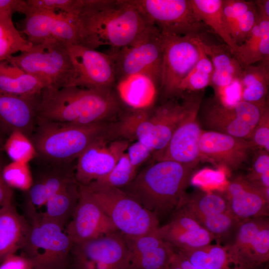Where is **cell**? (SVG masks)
Here are the masks:
<instances>
[{
    "label": "cell",
    "instance_id": "7",
    "mask_svg": "<svg viewBox=\"0 0 269 269\" xmlns=\"http://www.w3.org/2000/svg\"><path fill=\"white\" fill-rule=\"evenodd\" d=\"M73 242L64 228L40 219L32 220L22 255L32 262L33 269H69Z\"/></svg>",
    "mask_w": 269,
    "mask_h": 269
},
{
    "label": "cell",
    "instance_id": "9",
    "mask_svg": "<svg viewBox=\"0 0 269 269\" xmlns=\"http://www.w3.org/2000/svg\"><path fill=\"white\" fill-rule=\"evenodd\" d=\"M129 1L162 33L200 36L206 27L194 12L190 0Z\"/></svg>",
    "mask_w": 269,
    "mask_h": 269
},
{
    "label": "cell",
    "instance_id": "45",
    "mask_svg": "<svg viewBox=\"0 0 269 269\" xmlns=\"http://www.w3.org/2000/svg\"><path fill=\"white\" fill-rule=\"evenodd\" d=\"M253 3V1L243 0H223L222 14L229 32L238 18Z\"/></svg>",
    "mask_w": 269,
    "mask_h": 269
},
{
    "label": "cell",
    "instance_id": "4",
    "mask_svg": "<svg viewBox=\"0 0 269 269\" xmlns=\"http://www.w3.org/2000/svg\"><path fill=\"white\" fill-rule=\"evenodd\" d=\"M31 140L37 155L51 164H66L98 138L114 133L109 122L75 125L36 121Z\"/></svg>",
    "mask_w": 269,
    "mask_h": 269
},
{
    "label": "cell",
    "instance_id": "17",
    "mask_svg": "<svg viewBox=\"0 0 269 269\" xmlns=\"http://www.w3.org/2000/svg\"><path fill=\"white\" fill-rule=\"evenodd\" d=\"M65 46L75 70L72 86L89 89L112 88L116 78L111 54L81 45Z\"/></svg>",
    "mask_w": 269,
    "mask_h": 269
},
{
    "label": "cell",
    "instance_id": "8",
    "mask_svg": "<svg viewBox=\"0 0 269 269\" xmlns=\"http://www.w3.org/2000/svg\"><path fill=\"white\" fill-rule=\"evenodd\" d=\"M116 78L146 75L160 85L162 62V37L151 25L129 45L111 54Z\"/></svg>",
    "mask_w": 269,
    "mask_h": 269
},
{
    "label": "cell",
    "instance_id": "22",
    "mask_svg": "<svg viewBox=\"0 0 269 269\" xmlns=\"http://www.w3.org/2000/svg\"><path fill=\"white\" fill-rule=\"evenodd\" d=\"M157 233L164 241L178 250L199 248L215 240L214 236L195 219L180 209L172 215L167 223L159 226Z\"/></svg>",
    "mask_w": 269,
    "mask_h": 269
},
{
    "label": "cell",
    "instance_id": "13",
    "mask_svg": "<svg viewBox=\"0 0 269 269\" xmlns=\"http://www.w3.org/2000/svg\"><path fill=\"white\" fill-rule=\"evenodd\" d=\"M161 34L162 62L160 86L163 94L170 98L179 95L178 86L197 62L199 49L195 40L197 36Z\"/></svg>",
    "mask_w": 269,
    "mask_h": 269
},
{
    "label": "cell",
    "instance_id": "31",
    "mask_svg": "<svg viewBox=\"0 0 269 269\" xmlns=\"http://www.w3.org/2000/svg\"><path fill=\"white\" fill-rule=\"evenodd\" d=\"M194 12L206 26L218 35L234 52L238 45L232 39L224 21L222 6L223 0H190Z\"/></svg>",
    "mask_w": 269,
    "mask_h": 269
},
{
    "label": "cell",
    "instance_id": "57",
    "mask_svg": "<svg viewBox=\"0 0 269 269\" xmlns=\"http://www.w3.org/2000/svg\"><path fill=\"white\" fill-rule=\"evenodd\" d=\"M166 269H182L181 267L177 264L173 258V255Z\"/></svg>",
    "mask_w": 269,
    "mask_h": 269
},
{
    "label": "cell",
    "instance_id": "47",
    "mask_svg": "<svg viewBox=\"0 0 269 269\" xmlns=\"http://www.w3.org/2000/svg\"><path fill=\"white\" fill-rule=\"evenodd\" d=\"M215 90L216 99L225 106L232 107L242 101V86L240 79H236L229 85Z\"/></svg>",
    "mask_w": 269,
    "mask_h": 269
},
{
    "label": "cell",
    "instance_id": "3",
    "mask_svg": "<svg viewBox=\"0 0 269 269\" xmlns=\"http://www.w3.org/2000/svg\"><path fill=\"white\" fill-rule=\"evenodd\" d=\"M194 168L171 160L154 161L120 188L159 219L180 206Z\"/></svg>",
    "mask_w": 269,
    "mask_h": 269
},
{
    "label": "cell",
    "instance_id": "12",
    "mask_svg": "<svg viewBox=\"0 0 269 269\" xmlns=\"http://www.w3.org/2000/svg\"><path fill=\"white\" fill-rule=\"evenodd\" d=\"M24 15L18 30L32 44L54 39L64 45H82L78 15L29 7Z\"/></svg>",
    "mask_w": 269,
    "mask_h": 269
},
{
    "label": "cell",
    "instance_id": "40",
    "mask_svg": "<svg viewBox=\"0 0 269 269\" xmlns=\"http://www.w3.org/2000/svg\"><path fill=\"white\" fill-rule=\"evenodd\" d=\"M260 39L261 33L257 22L250 37L242 44L238 45L236 50L233 53L243 69L261 61Z\"/></svg>",
    "mask_w": 269,
    "mask_h": 269
},
{
    "label": "cell",
    "instance_id": "18",
    "mask_svg": "<svg viewBox=\"0 0 269 269\" xmlns=\"http://www.w3.org/2000/svg\"><path fill=\"white\" fill-rule=\"evenodd\" d=\"M80 197L74 213L64 230L73 244L82 243L118 231L93 199L80 185Z\"/></svg>",
    "mask_w": 269,
    "mask_h": 269
},
{
    "label": "cell",
    "instance_id": "1",
    "mask_svg": "<svg viewBox=\"0 0 269 269\" xmlns=\"http://www.w3.org/2000/svg\"><path fill=\"white\" fill-rule=\"evenodd\" d=\"M120 110V100L112 88H45L38 99L36 121L89 125L107 123Z\"/></svg>",
    "mask_w": 269,
    "mask_h": 269
},
{
    "label": "cell",
    "instance_id": "19",
    "mask_svg": "<svg viewBox=\"0 0 269 269\" xmlns=\"http://www.w3.org/2000/svg\"><path fill=\"white\" fill-rule=\"evenodd\" d=\"M255 147L251 140L205 130L199 142L201 158H207L230 172L246 163Z\"/></svg>",
    "mask_w": 269,
    "mask_h": 269
},
{
    "label": "cell",
    "instance_id": "27",
    "mask_svg": "<svg viewBox=\"0 0 269 269\" xmlns=\"http://www.w3.org/2000/svg\"><path fill=\"white\" fill-rule=\"evenodd\" d=\"M158 84L144 74H135L118 79V97L133 110H148L153 104Z\"/></svg>",
    "mask_w": 269,
    "mask_h": 269
},
{
    "label": "cell",
    "instance_id": "2",
    "mask_svg": "<svg viewBox=\"0 0 269 269\" xmlns=\"http://www.w3.org/2000/svg\"><path fill=\"white\" fill-rule=\"evenodd\" d=\"M78 16L82 45L94 49L106 45L118 50L151 25L129 0H87Z\"/></svg>",
    "mask_w": 269,
    "mask_h": 269
},
{
    "label": "cell",
    "instance_id": "37",
    "mask_svg": "<svg viewBox=\"0 0 269 269\" xmlns=\"http://www.w3.org/2000/svg\"><path fill=\"white\" fill-rule=\"evenodd\" d=\"M3 150L14 162L28 163L37 155L29 137L19 131H14L8 135L4 143Z\"/></svg>",
    "mask_w": 269,
    "mask_h": 269
},
{
    "label": "cell",
    "instance_id": "43",
    "mask_svg": "<svg viewBox=\"0 0 269 269\" xmlns=\"http://www.w3.org/2000/svg\"><path fill=\"white\" fill-rule=\"evenodd\" d=\"M257 20L258 13L254 2L238 18L230 31L232 39L238 45L242 44L250 37Z\"/></svg>",
    "mask_w": 269,
    "mask_h": 269
},
{
    "label": "cell",
    "instance_id": "56",
    "mask_svg": "<svg viewBox=\"0 0 269 269\" xmlns=\"http://www.w3.org/2000/svg\"><path fill=\"white\" fill-rule=\"evenodd\" d=\"M173 258L182 269H198L175 249Z\"/></svg>",
    "mask_w": 269,
    "mask_h": 269
},
{
    "label": "cell",
    "instance_id": "15",
    "mask_svg": "<svg viewBox=\"0 0 269 269\" xmlns=\"http://www.w3.org/2000/svg\"><path fill=\"white\" fill-rule=\"evenodd\" d=\"M114 133L103 136L92 143L77 158L74 178L80 185H87L107 175L126 152L129 140L113 139Z\"/></svg>",
    "mask_w": 269,
    "mask_h": 269
},
{
    "label": "cell",
    "instance_id": "44",
    "mask_svg": "<svg viewBox=\"0 0 269 269\" xmlns=\"http://www.w3.org/2000/svg\"><path fill=\"white\" fill-rule=\"evenodd\" d=\"M249 179L264 188H269V154L265 149L256 156L251 172L246 176Z\"/></svg>",
    "mask_w": 269,
    "mask_h": 269
},
{
    "label": "cell",
    "instance_id": "46",
    "mask_svg": "<svg viewBox=\"0 0 269 269\" xmlns=\"http://www.w3.org/2000/svg\"><path fill=\"white\" fill-rule=\"evenodd\" d=\"M212 75L194 68L182 79L178 86L180 95L185 90L199 91L211 84Z\"/></svg>",
    "mask_w": 269,
    "mask_h": 269
},
{
    "label": "cell",
    "instance_id": "34",
    "mask_svg": "<svg viewBox=\"0 0 269 269\" xmlns=\"http://www.w3.org/2000/svg\"><path fill=\"white\" fill-rule=\"evenodd\" d=\"M12 15L0 14V62L29 49L32 44L14 26Z\"/></svg>",
    "mask_w": 269,
    "mask_h": 269
},
{
    "label": "cell",
    "instance_id": "52",
    "mask_svg": "<svg viewBox=\"0 0 269 269\" xmlns=\"http://www.w3.org/2000/svg\"><path fill=\"white\" fill-rule=\"evenodd\" d=\"M0 269H33V265L27 257L15 254L8 256L0 264Z\"/></svg>",
    "mask_w": 269,
    "mask_h": 269
},
{
    "label": "cell",
    "instance_id": "58",
    "mask_svg": "<svg viewBox=\"0 0 269 269\" xmlns=\"http://www.w3.org/2000/svg\"><path fill=\"white\" fill-rule=\"evenodd\" d=\"M2 134L4 133L0 130V152L3 149V144L5 142Z\"/></svg>",
    "mask_w": 269,
    "mask_h": 269
},
{
    "label": "cell",
    "instance_id": "35",
    "mask_svg": "<svg viewBox=\"0 0 269 269\" xmlns=\"http://www.w3.org/2000/svg\"><path fill=\"white\" fill-rule=\"evenodd\" d=\"M193 218L214 236L217 243L220 244L223 242L230 240L231 237L233 240L234 239L238 229L242 221L234 216L230 211L207 216H198Z\"/></svg>",
    "mask_w": 269,
    "mask_h": 269
},
{
    "label": "cell",
    "instance_id": "51",
    "mask_svg": "<svg viewBox=\"0 0 269 269\" xmlns=\"http://www.w3.org/2000/svg\"><path fill=\"white\" fill-rule=\"evenodd\" d=\"M257 22L261 33V62H269V20L262 18L258 15Z\"/></svg>",
    "mask_w": 269,
    "mask_h": 269
},
{
    "label": "cell",
    "instance_id": "55",
    "mask_svg": "<svg viewBox=\"0 0 269 269\" xmlns=\"http://www.w3.org/2000/svg\"><path fill=\"white\" fill-rule=\"evenodd\" d=\"M259 17L269 20V0H256L254 1Z\"/></svg>",
    "mask_w": 269,
    "mask_h": 269
},
{
    "label": "cell",
    "instance_id": "33",
    "mask_svg": "<svg viewBox=\"0 0 269 269\" xmlns=\"http://www.w3.org/2000/svg\"><path fill=\"white\" fill-rule=\"evenodd\" d=\"M175 249L198 269H231L226 248L220 244L188 250Z\"/></svg>",
    "mask_w": 269,
    "mask_h": 269
},
{
    "label": "cell",
    "instance_id": "28",
    "mask_svg": "<svg viewBox=\"0 0 269 269\" xmlns=\"http://www.w3.org/2000/svg\"><path fill=\"white\" fill-rule=\"evenodd\" d=\"M79 197V185L74 180L51 197L35 219L52 222L65 229L72 218Z\"/></svg>",
    "mask_w": 269,
    "mask_h": 269
},
{
    "label": "cell",
    "instance_id": "26",
    "mask_svg": "<svg viewBox=\"0 0 269 269\" xmlns=\"http://www.w3.org/2000/svg\"><path fill=\"white\" fill-rule=\"evenodd\" d=\"M67 165H55V168L33 181L32 186L27 191L28 212L32 219L35 217L37 210L43 208L51 197L75 180L74 172L66 168Z\"/></svg>",
    "mask_w": 269,
    "mask_h": 269
},
{
    "label": "cell",
    "instance_id": "48",
    "mask_svg": "<svg viewBox=\"0 0 269 269\" xmlns=\"http://www.w3.org/2000/svg\"><path fill=\"white\" fill-rule=\"evenodd\" d=\"M225 174L223 171L203 169L192 177V183L203 188H212L225 185Z\"/></svg>",
    "mask_w": 269,
    "mask_h": 269
},
{
    "label": "cell",
    "instance_id": "25",
    "mask_svg": "<svg viewBox=\"0 0 269 269\" xmlns=\"http://www.w3.org/2000/svg\"><path fill=\"white\" fill-rule=\"evenodd\" d=\"M30 230V225L12 202L0 207V264L23 248Z\"/></svg>",
    "mask_w": 269,
    "mask_h": 269
},
{
    "label": "cell",
    "instance_id": "50",
    "mask_svg": "<svg viewBox=\"0 0 269 269\" xmlns=\"http://www.w3.org/2000/svg\"><path fill=\"white\" fill-rule=\"evenodd\" d=\"M126 152L131 164L138 169L152 155L153 151L149 147L136 141L129 145Z\"/></svg>",
    "mask_w": 269,
    "mask_h": 269
},
{
    "label": "cell",
    "instance_id": "29",
    "mask_svg": "<svg viewBox=\"0 0 269 269\" xmlns=\"http://www.w3.org/2000/svg\"><path fill=\"white\" fill-rule=\"evenodd\" d=\"M45 87L35 77L7 61L0 62V90L28 98L38 97Z\"/></svg>",
    "mask_w": 269,
    "mask_h": 269
},
{
    "label": "cell",
    "instance_id": "6",
    "mask_svg": "<svg viewBox=\"0 0 269 269\" xmlns=\"http://www.w3.org/2000/svg\"><path fill=\"white\" fill-rule=\"evenodd\" d=\"M39 80L45 88L72 86L75 70L65 46L54 39L32 44L27 51L6 60Z\"/></svg>",
    "mask_w": 269,
    "mask_h": 269
},
{
    "label": "cell",
    "instance_id": "54",
    "mask_svg": "<svg viewBox=\"0 0 269 269\" xmlns=\"http://www.w3.org/2000/svg\"><path fill=\"white\" fill-rule=\"evenodd\" d=\"M3 166L0 161V207L12 202L13 192L4 181L2 174Z\"/></svg>",
    "mask_w": 269,
    "mask_h": 269
},
{
    "label": "cell",
    "instance_id": "41",
    "mask_svg": "<svg viewBox=\"0 0 269 269\" xmlns=\"http://www.w3.org/2000/svg\"><path fill=\"white\" fill-rule=\"evenodd\" d=\"M26 1L30 8L78 15L86 5L87 0H26Z\"/></svg>",
    "mask_w": 269,
    "mask_h": 269
},
{
    "label": "cell",
    "instance_id": "20",
    "mask_svg": "<svg viewBox=\"0 0 269 269\" xmlns=\"http://www.w3.org/2000/svg\"><path fill=\"white\" fill-rule=\"evenodd\" d=\"M226 189L229 210L238 219L268 217L269 190L244 176L234 178Z\"/></svg>",
    "mask_w": 269,
    "mask_h": 269
},
{
    "label": "cell",
    "instance_id": "16",
    "mask_svg": "<svg viewBox=\"0 0 269 269\" xmlns=\"http://www.w3.org/2000/svg\"><path fill=\"white\" fill-rule=\"evenodd\" d=\"M189 101L190 98L182 104L170 101L151 113L148 110L140 112L135 125V133L138 139L152 147L153 153L162 150L185 116Z\"/></svg>",
    "mask_w": 269,
    "mask_h": 269
},
{
    "label": "cell",
    "instance_id": "38",
    "mask_svg": "<svg viewBox=\"0 0 269 269\" xmlns=\"http://www.w3.org/2000/svg\"><path fill=\"white\" fill-rule=\"evenodd\" d=\"M3 178L11 188L27 191L33 183V178L28 163L12 161L3 166Z\"/></svg>",
    "mask_w": 269,
    "mask_h": 269
},
{
    "label": "cell",
    "instance_id": "36",
    "mask_svg": "<svg viewBox=\"0 0 269 269\" xmlns=\"http://www.w3.org/2000/svg\"><path fill=\"white\" fill-rule=\"evenodd\" d=\"M199 41L203 51L211 60L214 71H228L240 78L243 68L226 45L208 43L200 37Z\"/></svg>",
    "mask_w": 269,
    "mask_h": 269
},
{
    "label": "cell",
    "instance_id": "42",
    "mask_svg": "<svg viewBox=\"0 0 269 269\" xmlns=\"http://www.w3.org/2000/svg\"><path fill=\"white\" fill-rule=\"evenodd\" d=\"M232 107L237 117L254 129L265 112L269 110L267 103L259 104L243 100Z\"/></svg>",
    "mask_w": 269,
    "mask_h": 269
},
{
    "label": "cell",
    "instance_id": "24",
    "mask_svg": "<svg viewBox=\"0 0 269 269\" xmlns=\"http://www.w3.org/2000/svg\"><path fill=\"white\" fill-rule=\"evenodd\" d=\"M198 119L205 131L220 133L251 140L254 129L240 121L232 107L221 104L216 99L200 105Z\"/></svg>",
    "mask_w": 269,
    "mask_h": 269
},
{
    "label": "cell",
    "instance_id": "30",
    "mask_svg": "<svg viewBox=\"0 0 269 269\" xmlns=\"http://www.w3.org/2000/svg\"><path fill=\"white\" fill-rule=\"evenodd\" d=\"M269 62H261L243 69L240 80L242 86V100L255 103H267L266 98L269 81Z\"/></svg>",
    "mask_w": 269,
    "mask_h": 269
},
{
    "label": "cell",
    "instance_id": "21",
    "mask_svg": "<svg viewBox=\"0 0 269 269\" xmlns=\"http://www.w3.org/2000/svg\"><path fill=\"white\" fill-rule=\"evenodd\" d=\"M157 230L135 237H125L129 254L128 269H166L174 248Z\"/></svg>",
    "mask_w": 269,
    "mask_h": 269
},
{
    "label": "cell",
    "instance_id": "5",
    "mask_svg": "<svg viewBox=\"0 0 269 269\" xmlns=\"http://www.w3.org/2000/svg\"><path fill=\"white\" fill-rule=\"evenodd\" d=\"M83 186L125 237L139 236L159 227L154 214L120 188L96 182Z\"/></svg>",
    "mask_w": 269,
    "mask_h": 269
},
{
    "label": "cell",
    "instance_id": "10",
    "mask_svg": "<svg viewBox=\"0 0 269 269\" xmlns=\"http://www.w3.org/2000/svg\"><path fill=\"white\" fill-rule=\"evenodd\" d=\"M225 246L231 269H267L269 262V218L242 221L233 242Z\"/></svg>",
    "mask_w": 269,
    "mask_h": 269
},
{
    "label": "cell",
    "instance_id": "14",
    "mask_svg": "<svg viewBox=\"0 0 269 269\" xmlns=\"http://www.w3.org/2000/svg\"><path fill=\"white\" fill-rule=\"evenodd\" d=\"M201 98L190 97L187 111L174 131L166 146L152 154L154 161L171 160L194 168L201 157L199 148L203 130L198 113Z\"/></svg>",
    "mask_w": 269,
    "mask_h": 269
},
{
    "label": "cell",
    "instance_id": "39",
    "mask_svg": "<svg viewBox=\"0 0 269 269\" xmlns=\"http://www.w3.org/2000/svg\"><path fill=\"white\" fill-rule=\"evenodd\" d=\"M137 173V169L131 164L126 152H125L112 170L96 182L122 188L132 182Z\"/></svg>",
    "mask_w": 269,
    "mask_h": 269
},
{
    "label": "cell",
    "instance_id": "49",
    "mask_svg": "<svg viewBox=\"0 0 269 269\" xmlns=\"http://www.w3.org/2000/svg\"><path fill=\"white\" fill-rule=\"evenodd\" d=\"M251 140L256 147L269 151V112L267 111L254 129Z\"/></svg>",
    "mask_w": 269,
    "mask_h": 269
},
{
    "label": "cell",
    "instance_id": "11",
    "mask_svg": "<svg viewBox=\"0 0 269 269\" xmlns=\"http://www.w3.org/2000/svg\"><path fill=\"white\" fill-rule=\"evenodd\" d=\"M129 263L126 238L116 231L73 244L69 269H128Z\"/></svg>",
    "mask_w": 269,
    "mask_h": 269
},
{
    "label": "cell",
    "instance_id": "53",
    "mask_svg": "<svg viewBox=\"0 0 269 269\" xmlns=\"http://www.w3.org/2000/svg\"><path fill=\"white\" fill-rule=\"evenodd\" d=\"M29 7L24 0H0V14L12 15L15 12L25 14Z\"/></svg>",
    "mask_w": 269,
    "mask_h": 269
},
{
    "label": "cell",
    "instance_id": "23",
    "mask_svg": "<svg viewBox=\"0 0 269 269\" xmlns=\"http://www.w3.org/2000/svg\"><path fill=\"white\" fill-rule=\"evenodd\" d=\"M39 96L28 98L0 90V130L8 135L19 131L29 137L36 124Z\"/></svg>",
    "mask_w": 269,
    "mask_h": 269
},
{
    "label": "cell",
    "instance_id": "32",
    "mask_svg": "<svg viewBox=\"0 0 269 269\" xmlns=\"http://www.w3.org/2000/svg\"><path fill=\"white\" fill-rule=\"evenodd\" d=\"M178 209L193 218L230 211L225 195L211 191H198L191 194L186 193Z\"/></svg>",
    "mask_w": 269,
    "mask_h": 269
}]
</instances>
